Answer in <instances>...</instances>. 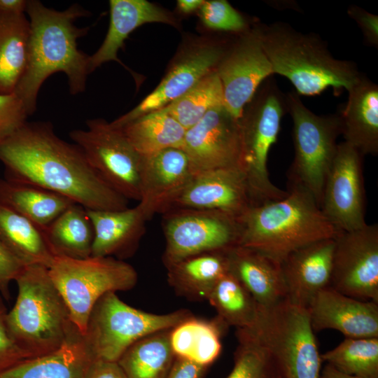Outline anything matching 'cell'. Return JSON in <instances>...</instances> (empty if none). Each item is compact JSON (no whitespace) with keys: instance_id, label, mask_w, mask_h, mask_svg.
<instances>
[{"instance_id":"6da1fadb","label":"cell","mask_w":378,"mask_h":378,"mask_svg":"<svg viewBox=\"0 0 378 378\" xmlns=\"http://www.w3.org/2000/svg\"><path fill=\"white\" fill-rule=\"evenodd\" d=\"M0 161L6 178L51 190L87 209L128 208V200L99 176L78 146L60 139L50 122L27 121L0 140Z\"/></svg>"},{"instance_id":"7a4b0ae2","label":"cell","mask_w":378,"mask_h":378,"mask_svg":"<svg viewBox=\"0 0 378 378\" xmlns=\"http://www.w3.org/2000/svg\"><path fill=\"white\" fill-rule=\"evenodd\" d=\"M26 13L30 26L28 59L14 93L29 116L36 109L41 85L52 74H65L69 92L75 95L85 91L91 72L90 55L79 50L77 44L89 28L74 24L78 18L88 16V10L74 4L58 11L38 0H29Z\"/></svg>"},{"instance_id":"3957f363","label":"cell","mask_w":378,"mask_h":378,"mask_svg":"<svg viewBox=\"0 0 378 378\" xmlns=\"http://www.w3.org/2000/svg\"><path fill=\"white\" fill-rule=\"evenodd\" d=\"M287 192L281 199L251 206L239 217V246L281 263L294 251L339 234L309 192L295 186H288Z\"/></svg>"},{"instance_id":"277c9868","label":"cell","mask_w":378,"mask_h":378,"mask_svg":"<svg viewBox=\"0 0 378 378\" xmlns=\"http://www.w3.org/2000/svg\"><path fill=\"white\" fill-rule=\"evenodd\" d=\"M262 48L273 73L287 78L299 95L349 91L361 77L353 62L335 59L323 41L283 22L256 24Z\"/></svg>"},{"instance_id":"5b68a950","label":"cell","mask_w":378,"mask_h":378,"mask_svg":"<svg viewBox=\"0 0 378 378\" xmlns=\"http://www.w3.org/2000/svg\"><path fill=\"white\" fill-rule=\"evenodd\" d=\"M15 281L16 302L6 316L10 337L32 358L57 350L75 326L48 268L26 265Z\"/></svg>"},{"instance_id":"8992f818","label":"cell","mask_w":378,"mask_h":378,"mask_svg":"<svg viewBox=\"0 0 378 378\" xmlns=\"http://www.w3.org/2000/svg\"><path fill=\"white\" fill-rule=\"evenodd\" d=\"M287 111L286 95L270 76L259 86L239 119L240 168L253 206L281 199L288 193L272 183L267 169L270 150L276 141L282 117Z\"/></svg>"},{"instance_id":"52a82bcc","label":"cell","mask_w":378,"mask_h":378,"mask_svg":"<svg viewBox=\"0 0 378 378\" xmlns=\"http://www.w3.org/2000/svg\"><path fill=\"white\" fill-rule=\"evenodd\" d=\"M48 272L71 323L83 336L97 300L108 292L131 290L138 281L133 266L110 256L83 259L55 256Z\"/></svg>"},{"instance_id":"ba28073f","label":"cell","mask_w":378,"mask_h":378,"mask_svg":"<svg viewBox=\"0 0 378 378\" xmlns=\"http://www.w3.org/2000/svg\"><path fill=\"white\" fill-rule=\"evenodd\" d=\"M192 316L187 309L162 314L147 312L126 304L116 293L108 292L94 305L83 337L93 359L118 362L139 340L170 330Z\"/></svg>"},{"instance_id":"9c48e42d","label":"cell","mask_w":378,"mask_h":378,"mask_svg":"<svg viewBox=\"0 0 378 378\" xmlns=\"http://www.w3.org/2000/svg\"><path fill=\"white\" fill-rule=\"evenodd\" d=\"M288 112L293 122V162L288 172V186L309 192L321 208L328 172L341 134L339 114L318 115L308 109L296 92L286 94Z\"/></svg>"},{"instance_id":"30bf717a","label":"cell","mask_w":378,"mask_h":378,"mask_svg":"<svg viewBox=\"0 0 378 378\" xmlns=\"http://www.w3.org/2000/svg\"><path fill=\"white\" fill-rule=\"evenodd\" d=\"M252 330L276 360L283 378H320L321 356L307 308L287 300L261 308Z\"/></svg>"},{"instance_id":"8fae6325","label":"cell","mask_w":378,"mask_h":378,"mask_svg":"<svg viewBox=\"0 0 378 378\" xmlns=\"http://www.w3.org/2000/svg\"><path fill=\"white\" fill-rule=\"evenodd\" d=\"M162 215L165 239L162 262L165 267L192 255L226 252L239 244V218L229 214L172 208Z\"/></svg>"},{"instance_id":"7c38bea8","label":"cell","mask_w":378,"mask_h":378,"mask_svg":"<svg viewBox=\"0 0 378 378\" xmlns=\"http://www.w3.org/2000/svg\"><path fill=\"white\" fill-rule=\"evenodd\" d=\"M86 125V129L71 131V140L111 188L128 200L139 202L142 155L121 129L106 120H88Z\"/></svg>"},{"instance_id":"4fadbf2b","label":"cell","mask_w":378,"mask_h":378,"mask_svg":"<svg viewBox=\"0 0 378 378\" xmlns=\"http://www.w3.org/2000/svg\"><path fill=\"white\" fill-rule=\"evenodd\" d=\"M230 43L198 38L186 45L173 59L158 85L134 108L111 122L116 128L163 108L217 68Z\"/></svg>"},{"instance_id":"5bb4252c","label":"cell","mask_w":378,"mask_h":378,"mask_svg":"<svg viewBox=\"0 0 378 378\" xmlns=\"http://www.w3.org/2000/svg\"><path fill=\"white\" fill-rule=\"evenodd\" d=\"M330 287L378 303V225L340 232L335 238Z\"/></svg>"},{"instance_id":"9a60e30c","label":"cell","mask_w":378,"mask_h":378,"mask_svg":"<svg viewBox=\"0 0 378 378\" xmlns=\"http://www.w3.org/2000/svg\"><path fill=\"white\" fill-rule=\"evenodd\" d=\"M363 155L349 144H338L326 180L321 209L340 233L365 223Z\"/></svg>"},{"instance_id":"2e32d148","label":"cell","mask_w":378,"mask_h":378,"mask_svg":"<svg viewBox=\"0 0 378 378\" xmlns=\"http://www.w3.org/2000/svg\"><path fill=\"white\" fill-rule=\"evenodd\" d=\"M216 71L223 88L224 106L239 120L259 86L274 74L256 24L238 34Z\"/></svg>"},{"instance_id":"e0dca14e","label":"cell","mask_w":378,"mask_h":378,"mask_svg":"<svg viewBox=\"0 0 378 378\" xmlns=\"http://www.w3.org/2000/svg\"><path fill=\"white\" fill-rule=\"evenodd\" d=\"M181 148L193 174L220 168H240L239 120L224 106L215 107L186 130Z\"/></svg>"},{"instance_id":"ac0fdd59","label":"cell","mask_w":378,"mask_h":378,"mask_svg":"<svg viewBox=\"0 0 378 378\" xmlns=\"http://www.w3.org/2000/svg\"><path fill=\"white\" fill-rule=\"evenodd\" d=\"M192 176L189 160L181 148L143 155L137 206L146 220L168 210Z\"/></svg>"},{"instance_id":"d6986e66","label":"cell","mask_w":378,"mask_h":378,"mask_svg":"<svg viewBox=\"0 0 378 378\" xmlns=\"http://www.w3.org/2000/svg\"><path fill=\"white\" fill-rule=\"evenodd\" d=\"M251 206L252 200L243 171L239 167H226L194 174L169 209L216 210L239 218Z\"/></svg>"},{"instance_id":"ffe728a7","label":"cell","mask_w":378,"mask_h":378,"mask_svg":"<svg viewBox=\"0 0 378 378\" xmlns=\"http://www.w3.org/2000/svg\"><path fill=\"white\" fill-rule=\"evenodd\" d=\"M314 331L333 329L346 337H378V303L347 296L328 286L307 307Z\"/></svg>"},{"instance_id":"44dd1931","label":"cell","mask_w":378,"mask_h":378,"mask_svg":"<svg viewBox=\"0 0 378 378\" xmlns=\"http://www.w3.org/2000/svg\"><path fill=\"white\" fill-rule=\"evenodd\" d=\"M335 238L301 247L281 262L289 302L307 309L316 295L330 286Z\"/></svg>"},{"instance_id":"7402d4cb","label":"cell","mask_w":378,"mask_h":378,"mask_svg":"<svg viewBox=\"0 0 378 378\" xmlns=\"http://www.w3.org/2000/svg\"><path fill=\"white\" fill-rule=\"evenodd\" d=\"M109 9L107 34L98 50L90 55L91 73L110 61L123 65L118 57V50L129 35L139 27L152 22L179 26L177 18L169 11L146 0H110Z\"/></svg>"},{"instance_id":"603a6c76","label":"cell","mask_w":378,"mask_h":378,"mask_svg":"<svg viewBox=\"0 0 378 378\" xmlns=\"http://www.w3.org/2000/svg\"><path fill=\"white\" fill-rule=\"evenodd\" d=\"M228 272L251 294L261 308L286 300V288L280 262L264 253L237 246L227 252Z\"/></svg>"},{"instance_id":"cb8c5ba5","label":"cell","mask_w":378,"mask_h":378,"mask_svg":"<svg viewBox=\"0 0 378 378\" xmlns=\"http://www.w3.org/2000/svg\"><path fill=\"white\" fill-rule=\"evenodd\" d=\"M87 211L94 229L91 256L123 260L135 253L147 222L137 206L123 210Z\"/></svg>"},{"instance_id":"d4e9b609","label":"cell","mask_w":378,"mask_h":378,"mask_svg":"<svg viewBox=\"0 0 378 378\" xmlns=\"http://www.w3.org/2000/svg\"><path fill=\"white\" fill-rule=\"evenodd\" d=\"M339 114L344 141L363 156L378 153V86L364 76L348 91Z\"/></svg>"},{"instance_id":"484cf974","label":"cell","mask_w":378,"mask_h":378,"mask_svg":"<svg viewBox=\"0 0 378 378\" xmlns=\"http://www.w3.org/2000/svg\"><path fill=\"white\" fill-rule=\"evenodd\" d=\"M93 360L76 326L57 350L0 371V378H85Z\"/></svg>"},{"instance_id":"4316f807","label":"cell","mask_w":378,"mask_h":378,"mask_svg":"<svg viewBox=\"0 0 378 378\" xmlns=\"http://www.w3.org/2000/svg\"><path fill=\"white\" fill-rule=\"evenodd\" d=\"M227 251L192 255L166 266L169 284L188 300H207L217 282L228 272Z\"/></svg>"},{"instance_id":"83f0119b","label":"cell","mask_w":378,"mask_h":378,"mask_svg":"<svg viewBox=\"0 0 378 378\" xmlns=\"http://www.w3.org/2000/svg\"><path fill=\"white\" fill-rule=\"evenodd\" d=\"M227 327L218 316L206 320L192 316L171 329L173 352L176 357L208 367L221 352V337Z\"/></svg>"},{"instance_id":"f1b7e54d","label":"cell","mask_w":378,"mask_h":378,"mask_svg":"<svg viewBox=\"0 0 378 378\" xmlns=\"http://www.w3.org/2000/svg\"><path fill=\"white\" fill-rule=\"evenodd\" d=\"M0 200L41 229H45L74 202L40 186L0 178Z\"/></svg>"},{"instance_id":"f546056e","label":"cell","mask_w":378,"mask_h":378,"mask_svg":"<svg viewBox=\"0 0 378 378\" xmlns=\"http://www.w3.org/2000/svg\"><path fill=\"white\" fill-rule=\"evenodd\" d=\"M0 241L25 266L48 268L55 257L43 229L1 200Z\"/></svg>"},{"instance_id":"4dcf8cb0","label":"cell","mask_w":378,"mask_h":378,"mask_svg":"<svg viewBox=\"0 0 378 378\" xmlns=\"http://www.w3.org/2000/svg\"><path fill=\"white\" fill-rule=\"evenodd\" d=\"M43 231L54 256L76 259L91 256L94 229L83 206L72 204Z\"/></svg>"},{"instance_id":"1f68e13d","label":"cell","mask_w":378,"mask_h":378,"mask_svg":"<svg viewBox=\"0 0 378 378\" xmlns=\"http://www.w3.org/2000/svg\"><path fill=\"white\" fill-rule=\"evenodd\" d=\"M30 26L25 14L0 15V94L14 91L27 66Z\"/></svg>"},{"instance_id":"d6a6232c","label":"cell","mask_w":378,"mask_h":378,"mask_svg":"<svg viewBox=\"0 0 378 378\" xmlns=\"http://www.w3.org/2000/svg\"><path fill=\"white\" fill-rule=\"evenodd\" d=\"M170 330L147 335L132 344L118 363L127 378H167L176 356L170 344Z\"/></svg>"},{"instance_id":"836d02e7","label":"cell","mask_w":378,"mask_h":378,"mask_svg":"<svg viewBox=\"0 0 378 378\" xmlns=\"http://www.w3.org/2000/svg\"><path fill=\"white\" fill-rule=\"evenodd\" d=\"M119 129L142 156L166 148H181L186 132L162 109L147 113Z\"/></svg>"},{"instance_id":"e575fe53","label":"cell","mask_w":378,"mask_h":378,"mask_svg":"<svg viewBox=\"0 0 378 378\" xmlns=\"http://www.w3.org/2000/svg\"><path fill=\"white\" fill-rule=\"evenodd\" d=\"M207 301L228 326L237 329L253 328L260 307L251 294L229 272L217 282Z\"/></svg>"},{"instance_id":"d590c367","label":"cell","mask_w":378,"mask_h":378,"mask_svg":"<svg viewBox=\"0 0 378 378\" xmlns=\"http://www.w3.org/2000/svg\"><path fill=\"white\" fill-rule=\"evenodd\" d=\"M224 106L221 82L214 71L188 91L162 108L186 130L199 122L211 109Z\"/></svg>"},{"instance_id":"8d00e7d4","label":"cell","mask_w":378,"mask_h":378,"mask_svg":"<svg viewBox=\"0 0 378 378\" xmlns=\"http://www.w3.org/2000/svg\"><path fill=\"white\" fill-rule=\"evenodd\" d=\"M321 356L322 361L345 374L378 378V337H346Z\"/></svg>"},{"instance_id":"74e56055","label":"cell","mask_w":378,"mask_h":378,"mask_svg":"<svg viewBox=\"0 0 378 378\" xmlns=\"http://www.w3.org/2000/svg\"><path fill=\"white\" fill-rule=\"evenodd\" d=\"M234 365L225 378H283L269 349L250 329H237Z\"/></svg>"},{"instance_id":"f35d334b","label":"cell","mask_w":378,"mask_h":378,"mask_svg":"<svg viewBox=\"0 0 378 378\" xmlns=\"http://www.w3.org/2000/svg\"><path fill=\"white\" fill-rule=\"evenodd\" d=\"M198 11L202 23L213 30L239 34L251 28L243 15L225 0L205 1Z\"/></svg>"},{"instance_id":"ab89813d","label":"cell","mask_w":378,"mask_h":378,"mask_svg":"<svg viewBox=\"0 0 378 378\" xmlns=\"http://www.w3.org/2000/svg\"><path fill=\"white\" fill-rule=\"evenodd\" d=\"M29 115L15 94H0V140L12 134L26 122Z\"/></svg>"},{"instance_id":"60d3db41","label":"cell","mask_w":378,"mask_h":378,"mask_svg":"<svg viewBox=\"0 0 378 378\" xmlns=\"http://www.w3.org/2000/svg\"><path fill=\"white\" fill-rule=\"evenodd\" d=\"M7 309L0 297V371L32 358L20 348L10 337L6 323Z\"/></svg>"},{"instance_id":"b9f144b4","label":"cell","mask_w":378,"mask_h":378,"mask_svg":"<svg viewBox=\"0 0 378 378\" xmlns=\"http://www.w3.org/2000/svg\"><path fill=\"white\" fill-rule=\"evenodd\" d=\"M24 266L0 241V293L6 300L10 298L9 290L10 282L15 281Z\"/></svg>"},{"instance_id":"7bdbcfd3","label":"cell","mask_w":378,"mask_h":378,"mask_svg":"<svg viewBox=\"0 0 378 378\" xmlns=\"http://www.w3.org/2000/svg\"><path fill=\"white\" fill-rule=\"evenodd\" d=\"M348 15L360 27L365 41L371 46L378 47V16L355 5L348 8Z\"/></svg>"},{"instance_id":"ee69618b","label":"cell","mask_w":378,"mask_h":378,"mask_svg":"<svg viewBox=\"0 0 378 378\" xmlns=\"http://www.w3.org/2000/svg\"><path fill=\"white\" fill-rule=\"evenodd\" d=\"M85 378H127L118 362L93 359Z\"/></svg>"},{"instance_id":"f6af8a7d","label":"cell","mask_w":378,"mask_h":378,"mask_svg":"<svg viewBox=\"0 0 378 378\" xmlns=\"http://www.w3.org/2000/svg\"><path fill=\"white\" fill-rule=\"evenodd\" d=\"M207 367L176 357L167 378H201Z\"/></svg>"},{"instance_id":"bcb514c9","label":"cell","mask_w":378,"mask_h":378,"mask_svg":"<svg viewBox=\"0 0 378 378\" xmlns=\"http://www.w3.org/2000/svg\"><path fill=\"white\" fill-rule=\"evenodd\" d=\"M27 0H0V15L25 14Z\"/></svg>"},{"instance_id":"7dc6e473","label":"cell","mask_w":378,"mask_h":378,"mask_svg":"<svg viewBox=\"0 0 378 378\" xmlns=\"http://www.w3.org/2000/svg\"><path fill=\"white\" fill-rule=\"evenodd\" d=\"M204 2V0H178L176 4L181 13L190 14L199 10Z\"/></svg>"},{"instance_id":"c3c4849f","label":"cell","mask_w":378,"mask_h":378,"mask_svg":"<svg viewBox=\"0 0 378 378\" xmlns=\"http://www.w3.org/2000/svg\"><path fill=\"white\" fill-rule=\"evenodd\" d=\"M320 378H363L354 375L345 374L326 363L324 368L321 371Z\"/></svg>"}]
</instances>
